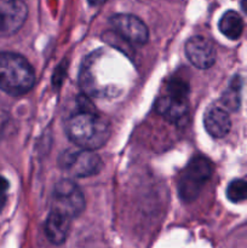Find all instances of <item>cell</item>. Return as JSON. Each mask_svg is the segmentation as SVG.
Masks as SVG:
<instances>
[{
	"mask_svg": "<svg viewBox=\"0 0 247 248\" xmlns=\"http://www.w3.org/2000/svg\"><path fill=\"white\" fill-rule=\"evenodd\" d=\"M126 62L109 50L96 51L82 63L80 85L84 92L93 97H114L124 91Z\"/></svg>",
	"mask_w": 247,
	"mask_h": 248,
	"instance_id": "1",
	"label": "cell"
},
{
	"mask_svg": "<svg viewBox=\"0 0 247 248\" xmlns=\"http://www.w3.org/2000/svg\"><path fill=\"white\" fill-rule=\"evenodd\" d=\"M65 133L79 148L94 150L110 137L109 123L96 111L87 98L77 99V108L65 118Z\"/></svg>",
	"mask_w": 247,
	"mask_h": 248,
	"instance_id": "2",
	"label": "cell"
},
{
	"mask_svg": "<svg viewBox=\"0 0 247 248\" xmlns=\"http://www.w3.org/2000/svg\"><path fill=\"white\" fill-rule=\"evenodd\" d=\"M35 72L31 63L15 52H0V90L10 96H22L33 89Z\"/></svg>",
	"mask_w": 247,
	"mask_h": 248,
	"instance_id": "3",
	"label": "cell"
},
{
	"mask_svg": "<svg viewBox=\"0 0 247 248\" xmlns=\"http://www.w3.org/2000/svg\"><path fill=\"white\" fill-rule=\"evenodd\" d=\"M188 93L189 86L183 80H171L166 93L156 101V111L170 123L182 125L189 118Z\"/></svg>",
	"mask_w": 247,
	"mask_h": 248,
	"instance_id": "4",
	"label": "cell"
},
{
	"mask_svg": "<svg viewBox=\"0 0 247 248\" xmlns=\"http://www.w3.org/2000/svg\"><path fill=\"white\" fill-rule=\"evenodd\" d=\"M212 176V164L202 155H196L181 172L177 188L181 200L191 202L201 193L205 184Z\"/></svg>",
	"mask_w": 247,
	"mask_h": 248,
	"instance_id": "5",
	"label": "cell"
},
{
	"mask_svg": "<svg viewBox=\"0 0 247 248\" xmlns=\"http://www.w3.org/2000/svg\"><path fill=\"white\" fill-rule=\"evenodd\" d=\"M58 165L61 169L73 178H86L94 176L101 171L102 160L93 150L68 149L58 157Z\"/></svg>",
	"mask_w": 247,
	"mask_h": 248,
	"instance_id": "6",
	"label": "cell"
},
{
	"mask_svg": "<svg viewBox=\"0 0 247 248\" xmlns=\"http://www.w3.org/2000/svg\"><path fill=\"white\" fill-rule=\"evenodd\" d=\"M52 210H57L77 218L85 210V198L81 189L72 181H61L55 186L52 194Z\"/></svg>",
	"mask_w": 247,
	"mask_h": 248,
	"instance_id": "7",
	"label": "cell"
},
{
	"mask_svg": "<svg viewBox=\"0 0 247 248\" xmlns=\"http://www.w3.org/2000/svg\"><path fill=\"white\" fill-rule=\"evenodd\" d=\"M110 26L121 39L133 45H144L149 39V31L144 22L130 14L114 15Z\"/></svg>",
	"mask_w": 247,
	"mask_h": 248,
	"instance_id": "8",
	"label": "cell"
},
{
	"mask_svg": "<svg viewBox=\"0 0 247 248\" xmlns=\"http://www.w3.org/2000/svg\"><path fill=\"white\" fill-rule=\"evenodd\" d=\"M28 16L23 0H0V36H10L22 28Z\"/></svg>",
	"mask_w": 247,
	"mask_h": 248,
	"instance_id": "9",
	"label": "cell"
},
{
	"mask_svg": "<svg viewBox=\"0 0 247 248\" xmlns=\"http://www.w3.org/2000/svg\"><path fill=\"white\" fill-rule=\"evenodd\" d=\"M185 56L189 62L199 69H208L216 62V48L203 36H191L185 43Z\"/></svg>",
	"mask_w": 247,
	"mask_h": 248,
	"instance_id": "10",
	"label": "cell"
},
{
	"mask_svg": "<svg viewBox=\"0 0 247 248\" xmlns=\"http://www.w3.org/2000/svg\"><path fill=\"white\" fill-rule=\"evenodd\" d=\"M72 218L57 210L51 208L45 223V235L53 245H62L68 239L72 225Z\"/></svg>",
	"mask_w": 247,
	"mask_h": 248,
	"instance_id": "11",
	"label": "cell"
},
{
	"mask_svg": "<svg viewBox=\"0 0 247 248\" xmlns=\"http://www.w3.org/2000/svg\"><path fill=\"white\" fill-rule=\"evenodd\" d=\"M203 126L212 137L223 138L232 128V120L227 110L218 106H212L205 111Z\"/></svg>",
	"mask_w": 247,
	"mask_h": 248,
	"instance_id": "12",
	"label": "cell"
},
{
	"mask_svg": "<svg viewBox=\"0 0 247 248\" xmlns=\"http://www.w3.org/2000/svg\"><path fill=\"white\" fill-rule=\"evenodd\" d=\"M219 31L230 40H236L244 31V21L236 11H227L219 19Z\"/></svg>",
	"mask_w": 247,
	"mask_h": 248,
	"instance_id": "13",
	"label": "cell"
},
{
	"mask_svg": "<svg viewBox=\"0 0 247 248\" xmlns=\"http://www.w3.org/2000/svg\"><path fill=\"white\" fill-rule=\"evenodd\" d=\"M241 78L234 77L230 81L229 86L225 90L224 93L222 96V104L227 109L232 111H236L240 107V102H241Z\"/></svg>",
	"mask_w": 247,
	"mask_h": 248,
	"instance_id": "14",
	"label": "cell"
},
{
	"mask_svg": "<svg viewBox=\"0 0 247 248\" xmlns=\"http://www.w3.org/2000/svg\"><path fill=\"white\" fill-rule=\"evenodd\" d=\"M227 198L232 202H241L247 200V182L244 179H235L227 186Z\"/></svg>",
	"mask_w": 247,
	"mask_h": 248,
	"instance_id": "15",
	"label": "cell"
},
{
	"mask_svg": "<svg viewBox=\"0 0 247 248\" xmlns=\"http://www.w3.org/2000/svg\"><path fill=\"white\" fill-rule=\"evenodd\" d=\"M7 190H9V182L4 177L0 176V212L6 205Z\"/></svg>",
	"mask_w": 247,
	"mask_h": 248,
	"instance_id": "16",
	"label": "cell"
},
{
	"mask_svg": "<svg viewBox=\"0 0 247 248\" xmlns=\"http://www.w3.org/2000/svg\"><path fill=\"white\" fill-rule=\"evenodd\" d=\"M89 1L90 5H92V6H99V5L103 4L106 0H87Z\"/></svg>",
	"mask_w": 247,
	"mask_h": 248,
	"instance_id": "17",
	"label": "cell"
},
{
	"mask_svg": "<svg viewBox=\"0 0 247 248\" xmlns=\"http://www.w3.org/2000/svg\"><path fill=\"white\" fill-rule=\"evenodd\" d=\"M241 7H242V10H244V11L247 14V0H242Z\"/></svg>",
	"mask_w": 247,
	"mask_h": 248,
	"instance_id": "18",
	"label": "cell"
}]
</instances>
